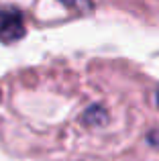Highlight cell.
<instances>
[{
    "mask_svg": "<svg viewBox=\"0 0 159 161\" xmlns=\"http://www.w3.org/2000/svg\"><path fill=\"white\" fill-rule=\"evenodd\" d=\"M25 35V20L20 10L12 6H0V41L12 43Z\"/></svg>",
    "mask_w": 159,
    "mask_h": 161,
    "instance_id": "1",
    "label": "cell"
}]
</instances>
